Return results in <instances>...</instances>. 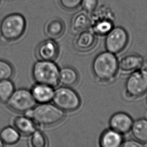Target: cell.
I'll return each instance as SVG.
<instances>
[{
	"label": "cell",
	"mask_w": 147,
	"mask_h": 147,
	"mask_svg": "<svg viewBox=\"0 0 147 147\" xmlns=\"http://www.w3.org/2000/svg\"><path fill=\"white\" fill-rule=\"evenodd\" d=\"M15 91L13 83L10 80L0 81V101L6 103Z\"/></svg>",
	"instance_id": "7402d4cb"
},
{
	"label": "cell",
	"mask_w": 147,
	"mask_h": 147,
	"mask_svg": "<svg viewBox=\"0 0 147 147\" xmlns=\"http://www.w3.org/2000/svg\"><path fill=\"white\" fill-rule=\"evenodd\" d=\"M131 131L137 141L141 143L147 144V120L140 119L135 121Z\"/></svg>",
	"instance_id": "ffe728a7"
},
{
	"label": "cell",
	"mask_w": 147,
	"mask_h": 147,
	"mask_svg": "<svg viewBox=\"0 0 147 147\" xmlns=\"http://www.w3.org/2000/svg\"><path fill=\"white\" fill-rule=\"evenodd\" d=\"M14 127L23 135H31L37 129L36 123L30 117L20 116L15 118Z\"/></svg>",
	"instance_id": "ac0fdd59"
},
{
	"label": "cell",
	"mask_w": 147,
	"mask_h": 147,
	"mask_svg": "<svg viewBox=\"0 0 147 147\" xmlns=\"http://www.w3.org/2000/svg\"><path fill=\"white\" fill-rule=\"evenodd\" d=\"M48 140L42 131L36 129L31 135L30 145L32 147H46L48 146Z\"/></svg>",
	"instance_id": "603a6c76"
},
{
	"label": "cell",
	"mask_w": 147,
	"mask_h": 147,
	"mask_svg": "<svg viewBox=\"0 0 147 147\" xmlns=\"http://www.w3.org/2000/svg\"><path fill=\"white\" fill-rule=\"evenodd\" d=\"M52 101L64 111H76L80 108L82 101L78 93L70 87L62 86L55 90Z\"/></svg>",
	"instance_id": "8992f818"
},
{
	"label": "cell",
	"mask_w": 147,
	"mask_h": 147,
	"mask_svg": "<svg viewBox=\"0 0 147 147\" xmlns=\"http://www.w3.org/2000/svg\"><path fill=\"white\" fill-rule=\"evenodd\" d=\"M66 26L61 19L54 17L50 19L44 25V31L46 36L50 39L55 40L63 35Z\"/></svg>",
	"instance_id": "4fadbf2b"
},
{
	"label": "cell",
	"mask_w": 147,
	"mask_h": 147,
	"mask_svg": "<svg viewBox=\"0 0 147 147\" xmlns=\"http://www.w3.org/2000/svg\"><path fill=\"white\" fill-rule=\"evenodd\" d=\"M14 72V68L9 62L0 59V81L10 80Z\"/></svg>",
	"instance_id": "cb8c5ba5"
},
{
	"label": "cell",
	"mask_w": 147,
	"mask_h": 147,
	"mask_svg": "<svg viewBox=\"0 0 147 147\" xmlns=\"http://www.w3.org/2000/svg\"><path fill=\"white\" fill-rule=\"evenodd\" d=\"M142 65H143L144 69L147 70V58L144 61H143Z\"/></svg>",
	"instance_id": "83f0119b"
},
{
	"label": "cell",
	"mask_w": 147,
	"mask_h": 147,
	"mask_svg": "<svg viewBox=\"0 0 147 147\" xmlns=\"http://www.w3.org/2000/svg\"><path fill=\"white\" fill-rule=\"evenodd\" d=\"M7 103L12 111L26 113L36 105V102L31 91L25 88H20L15 90Z\"/></svg>",
	"instance_id": "9c48e42d"
},
{
	"label": "cell",
	"mask_w": 147,
	"mask_h": 147,
	"mask_svg": "<svg viewBox=\"0 0 147 147\" xmlns=\"http://www.w3.org/2000/svg\"><path fill=\"white\" fill-rule=\"evenodd\" d=\"M59 68L53 61L40 60L34 64L32 76L37 84L55 88L59 84Z\"/></svg>",
	"instance_id": "5b68a950"
},
{
	"label": "cell",
	"mask_w": 147,
	"mask_h": 147,
	"mask_svg": "<svg viewBox=\"0 0 147 147\" xmlns=\"http://www.w3.org/2000/svg\"><path fill=\"white\" fill-rule=\"evenodd\" d=\"M133 123L131 117L123 112L114 113L109 121L111 129L122 135L127 133L131 130Z\"/></svg>",
	"instance_id": "7c38bea8"
},
{
	"label": "cell",
	"mask_w": 147,
	"mask_h": 147,
	"mask_svg": "<svg viewBox=\"0 0 147 147\" xmlns=\"http://www.w3.org/2000/svg\"><path fill=\"white\" fill-rule=\"evenodd\" d=\"M123 142V135L111 128L103 131L99 139L101 147H121Z\"/></svg>",
	"instance_id": "2e32d148"
},
{
	"label": "cell",
	"mask_w": 147,
	"mask_h": 147,
	"mask_svg": "<svg viewBox=\"0 0 147 147\" xmlns=\"http://www.w3.org/2000/svg\"><path fill=\"white\" fill-rule=\"evenodd\" d=\"M129 36L125 28L114 27L106 35L105 47L107 51L114 54L121 53L127 46Z\"/></svg>",
	"instance_id": "ba28073f"
},
{
	"label": "cell",
	"mask_w": 147,
	"mask_h": 147,
	"mask_svg": "<svg viewBox=\"0 0 147 147\" xmlns=\"http://www.w3.org/2000/svg\"><path fill=\"white\" fill-rule=\"evenodd\" d=\"M25 113L26 116L31 118L36 124L43 127L56 125L65 117L64 111L54 104L49 102L35 105Z\"/></svg>",
	"instance_id": "7a4b0ae2"
},
{
	"label": "cell",
	"mask_w": 147,
	"mask_h": 147,
	"mask_svg": "<svg viewBox=\"0 0 147 147\" xmlns=\"http://www.w3.org/2000/svg\"><path fill=\"white\" fill-rule=\"evenodd\" d=\"M90 14L84 11H80L72 16L70 21V30L76 34L88 30L90 27Z\"/></svg>",
	"instance_id": "9a60e30c"
},
{
	"label": "cell",
	"mask_w": 147,
	"mask_h": 147,
	"mask_svg": "<svg viewBox=\"0 0 147 147\" xmlns=\"http://www.w3.org/2000/svg\"><path fill=\"white\" fill-rule=\"evenodd\" d=\"M0 1H1V0H0Z\"/></svg>",
	"instance_id": "f546056e"
},
{
	"label": "cell",
	"mask_w": 147,
	"mask_h": 147,
	"mask_svg": "<svg viewBox=\"0 0 147 147\" xmlns=\"http://www.w3.org/2000/svg\"><path fill=\"white\" fill-rule=\"evenodd\" d=\"M30 91L36 103L41 104L52 101L55 90L51 86L36 83Z\"/></svg>",
	"instance_id": "5bb4252c"
},
{
	"label": "cell",
	"mask_w": 147,
	"mask_h": 147,
	"mask_svg": "<svg viewBox=\"0 0 147 147\" xmlns=\"http://www.w3.org/2000/svg\"><path fill=\"white\" fill-rule=\"evenodd\" d=\"M119 70V60L117 56L107 51L96 56L92 64V71L94 78L102 84H111L113 82Z\"/></svg>",
	"instance_id": "6da1fadb"
},
{
	"label": "cell",
	"mask_w": 147,
	"mask_h": 147,
	"mask_svg": "<svg viewBox=\"0 0 147 147\" xmlns=\"http://www.w3.org/2000/svg\"><path fill=\"white\" fill-rule=\"evenodd\" d=\"M143 145L138 141H136L133 140H128L127 141L123 142L121 147H142Z\"/></svg>",
	"instance_id": "4316f807"
},
{
	"label": "cell",
	"mask_w": 147,
	"mask_h": 147,
	"mask_svg": "<svg viewBox=\"0 0 147 147\" xmlns=\"http://www.w3.org/2000/svg\"><path fill=\"white\" fill-rule=\"evenodd\" d=\"M26 29V19L22 14H9L0 23L1 38L4 42L15 41L24 35Z\"/></svg>",
	"instance_id": "3957f363"
},
{
	"label": "cell",
	"mask_w": 147,
	"mask_h": 147,
	"mask_svg": "<svg viewBox=\"0 0 147 147\" xmlns=\"http://www.w3.org/2000/svg\"><path fill=\"white\" fill-rule=\"evenodd\" d=\"M143 61V58L139 55H127L124 56L119 61V69L125 72L134 71L142 65Z\"/></svg>",
	"instance_id": "e0dca14e"
},
{
	"label": "cell",
	"mask_w": 147,
	"mask_h": 147,
	"mask_svg": "<svg viewBox=\"0 0 147 147\" xmlns=\"http://www.w3.org/2000/svg\"><path fill=\"white\" fill-rule=\"evenodd\" d=\"M82 1V0H59V4L64 10L73 11L81 6Z\"/></svg>",
	"instance_id": "d4e9b609"
},
{
	"label": "cell",
	"mask_w": 147,
	"mask_h": 147,
	"mask_svg": "<svg viewBox=\"0 0 147 147\" xmlns=\"http://www.w3.org/2000/svg\"><path fill=\"white\" fill-rule=\"evenodd\" d=\"M79 80V74L76 70L71 66H64L60 69L59 83L63 86L71 87Z\"/></svg>",
	"instance_id": "d6986e66"
},
{
	"label": "cell",
	"mask_w": 147,
	"mask_h": 147,
	"mask_svg": "<svg viewBox=\"0 0 147 147\" xmlns=\"http://www.w3.org/2000/svg\"><path fill=\"white\" fill-rule=\"evenodd\" d=\"M92 31L99 36H106L115 27V15L111 8L101 5L90 14Z\"/></svg>",
	"instance_id": "277c9868"
},
{
	"label": "cell",
	"mask_w": 147,
	"mask_h": 147,
	"mask_svg": "<svg viewBox=\"0 0 147 147\" xmlns=\"http://www.w3.org/2000/svg\"><path fill=\"white\" fill-rule=\"evenodd\" d=\"M97 41L96 35L88 29L78 33L74 40V46L78 51L86 52L94 49Z\"/></svg>",
	"instance_id": "8fae6325"
},
{
	"label": "cell",
	"mask_w": 147,
	"mask_h": 147,
	"mask_svg": "<svg viewBox=\"0 0 147 147\" xmlns=\"http://www.w3.org/2000/svg\"><path fill=\"white\" fill-rule=\"evenodd\" d=\"M0 138L3 143L11 145L19 141L20 134L15 127H7L0 132Z\"/></svg>",
	"instance_id": "44dd1931"
},
{
	"label": "cell",
	"mask_w": 147,
	"mask_h": 147,
	"mask_svg": "<svg viewBox=\"0 0 147 147\" xmlns=\"http://www.w3.org/2000/svg\"><path fill=\"white\" fill-rule=\"evenodd\" d=\"M59 48L55 40L48 39L38 44L36 49V55L39 60L54 61L58 56Z\"/></svg>",
	"instance_id": "30bf717a"
},
{
	"label": "cell",
	"mask_w": 147,
	"mask_h": 147,
	"mask_svg": "<svg viewBox=\"0 0 147 147\" xmlns=\"http://www.w3.org/2000/svg\"><path fill=\"white\" fill-rule=\"evenodd\" d=\"M147 92V70H140L131 74L125 82V93L127 98H136Z\"/></svg>",
	"instance_id": "52a82bcc"
},
{
	"label": "cell",
	"mask_w": 147,
	"mask_h": 147,
	"mask_svg": "<svg viewBox=\"0 0 147 147\" xmlns=\"http://www.w3.org/2000/svg\"><path fill=\"white\" fill-rule=\"evenodd\" d=\"M3 146H4V143L2 142V140L0 138V147H3Z\"/></svg>",
	"instance_id": "f1b7e54d"
},
{
	"label": "cell",
	"mask_w": 147,
	"mask_h": 147,
	"mask_svg": "<svg viewBox=\"0 0 147 147\" xmlns=\"http://www.w3.org/2000/svg\"><path fill=\"white\" fill-rule=\"evenodd\" d=\"M98 0H82L81 6L84 11L90 14L98 7Z\"/></svg>",
	"instance_id": "484cf974"
}]
</instances>
